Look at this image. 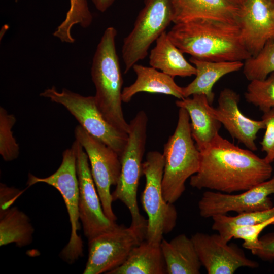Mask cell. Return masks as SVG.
<instances>
[{"instance_id": "1", "label": "cell", "mask_w": 274, "mask_h": 274, "mask_svg": "<svg viewBox=\"0 0 274 274\" xmlns=\"http://www.w3.org/2000/svg\"><path fill=\"white\" fill-rule=\"evenodd\" d=\"M198 172L191 176L190 185L225 193L247 190L272 176L271 163L241 148L218 134L200 151Z\"/></svg>"}, {"instance_id": "2", "label": "cell", "mask_w": 274, "mask_h": 274, "mask_svg": "<svg viewBox=\"0 0 274 274\" xmlns=\"http://www.w3.org/2000/svg\"><path fill=\"white\" fill-rule=\"evenodd\" d=\"M167 35L184 54L197 59L243 61L251 56L235 24L195 20L174 24Z\"/></svg>"}, {"instance_id": "3", "label": "cell", "mask_w": 274, "mask_h": 274, "mask_svg": "<svg viewBox=\"0 0 274 274\" xmlns=\"http://www.w3.org/2000/svg\"><path fill=\"white\" fill-rule=\"evenodd\" d=\"M117 35L114 27L105 30L93 57L91 75L95 102L104 117L115 128L128 134L129 124L122 107L123 78L116 48Z\"/></svg>"}, {"instance_id": "4", "label": "cell", "mask_w": 274, "mask_h": 274, "mask_svg": "<svg viewBox=\"0 0 274 274\" xmlns=\"http://www.w3.org/2000/svg\"><path fill=\"white\" fill-rule=\"evenodd\" d=\"M194 141L188 113L179 108L175 130L164 144L163 153L162 189L168 203L174 204L179 199L185 190L187 180L199 169L200 152Z\"/></svg>"}, {"instance_id": "5", "label": "cell", "mask_w": 274, "mask_h": 274, "mask_svg": "<svg viewBox=\"0 0 274 274\" xmlns=\"http://www.w3.org/2000/svg\"><path fill=\"white\" fill-rule=\"evenodd\" d=\"M148 117L144 111H139L129 123L127 143L120 157L121 173L118 182L112 193L113 200H120L129 210L131 225L147 226L140 213L137 201L139 180L142 173V160L145 151Z\"/></svg>"}, {"instance_id": "6", "label": "cell", "mask_w": 274, "mask_h": 274, "mask_svg": "<svg viewBox=\"0 0 274 274\" xmlns=\"http://www.w3.org/2000/svg\"><path fill=\"white\" fill-rule=\"evenodd\" d=\"M44 183L56 188L61 195L68 213L71 227L67 244L59 256L68 264H73L83 255V244L78 231L80 229L79 215V187L77 172V156L75 146L64 151L61 163L56 171L45 178L29 174L27 185Z\"/></svg>"}, {"instance_id": "7", "label": "cell", "mask_w": 274, "mask_h": 274, "mask_svg": "<svg viewBox=\"0 0 274 274\" xmlns=\"http://www.w3.org/2000/svg\"><path fill=\"white\" fill-rule=\"evenodd\" d=\"M164 166L163 154L156 151L148 152L142 164L146 184L141 202L148 216L146 240L156 244L161 243L164 234L172 231L178 218L175 206L166 201L163 195Z\"/></svg>"}, {"instance_id": "8", "label": "cell", "mask_w": 274, "mask_h": 274, "mask_svg": "<svg viewBox=\"0 0 274 274\" xmlns=\"http://www.w3.org/2000/svg\"><path fill=\"white\" fill-rule=\"evenodd\" d=\"M133 27L124 38L122 56L125 73L145 59L153 43L173 22V0H144Z\"/></svg>"}, {"instance_id": "9", "label": "cell", "mask_w": 274, "mask_h": 274, "mask_svg": "<svg viewBox=\"0 0 274 274\" xmlns=\"http://www.w3.org/2000/svg\"><path fill=\"white\" fill-rule=\"evenodd\" d=\"M40 96L64 106L89 134L121 156L128 135L118 130L106 120L96 105L94 96H83L64 88L58 91L54 86L47 88Z\"/></svg>"}, {"instance_id": "10", "label": "cell", "mask_w": 274, "mask_h": 274, "mask_svg": "<svg viewBox=\"0 0 274 274\" xmlns=\"http://www.w3.org/2000/svg\"><path fill=\"white\" fill-rule=\"evenodd\" d=\"M147 226L123 224L88 241V255L84 274L107 273L121 265L132 250L146 239Z\"/></svg>"}, {"instance_id": "11", "label": "cell", "mask_w": 274, "mask_h": 274, "mask_svg": "<svg viewBox=\"0 0 274 274\" xmlns=\"http://www.w3.org/2000/svg\"><path fill=\"white\" fill-rule=\"evenodd\" d=\"M75 137L88 156L91 174L106 215L116 222L117 218L112 208L111 185L116 186L121 173L118 154L111 148L89 134L80 125L76 127Z\"/></svg>"}, {"instance_id": "12", "label": "cell", "mask_w": 274, "mask_h": 274, "mask_svg": "<svg viewBox=\"0 0 274 274\" xmlns=\"http://www.w3.org/2000/svg\"><path fill=\"white\" fill-rule=\"evenodd\" d=\"M77 156L79 182V215L83 232L88 241L114 228L117 224L105 214L89 166V159L83 147L73 143Z\"/></svg>"}, {"instance_id": "13", "label": "cell", "mask_w": 274, "mask_h": 274, "mask_svg": "<svg viewBox=\"0 0 274 274\" xmlns=\"http://www.w3.org/2000/svg\"><path fill=\"white\" fill-rule=\"evenodd\" d=\"M272 194L274 176L238 194L207 191L198 202L199 214L204 218H212L229 212L239 214L267 210L273 206L269 197Z\"/></svg>"}, {"instance_id": "14", "label": "cell", "mask_w": 274, "mask_h": 274, "mask_svg": "<svg viewBox=\"0 0 274 274\" xmlns=\"http://www.w3.org/2000/svg\"><path fill=\"white\" fill-rule=\"evenodd\" d=\"M201 265L208 274H233L238 268H256L258 263L248 258L242 249L229 244L219 233L197 232L191 237Z\"/></svg>"}, {"instance_id": "15", "label": "cell", "mask_w": 274, "mask_h": 274, "mask_svg": "<svg viewBox=\"0 0 274 274\" xmlns=\"http://www.w3.org/2000/svg\"><path fill=\"white\" fill-rule=\"evenodd\" d=\"M238 25L247 50L257 55L274 41V0H242Z\"/></svg>"}, {"instance_id": "16", "label": "cell", "mask_w": 274, "mask_h": 274, "mask_svg": "<svg viewBox=\"0 0 274 274\" xmlns=\"http://www.w3.org/2000/svg\"><path fill=\"white\" fill-rule=\"evenodd\" d=\"M240 95L237 92L225 88L219 94L217 107L211 106V112L232 138L248 149L256 151L257 134L265 126L262 120H255L245 116L238 107Z\"/></svg>"}, {"instance_id": "17", "label": "cell", "mask_w": 274, "mask_h": 274, "mask_svg": "<svg viewBox=\"0 0 274 274\" xmlns=\"http://www.w3.org/2000/svg\"><path fill=\"white\" fill-rule=\"evenodd\" d=\"M173 6L174 24L209 19L238 25L241 4L235 0H173Z\"/></svg>"}, {"instance_id": "18", "label": "cell", "mask_w": 274, "mask_h": 274, "mask_svg": "<svg viewBox=\"0 0 274 274\" xmlns=\"http://www.w3.org/2000/svg\"><path fill=\"white\" fill-rule=\"evenodd\" d=\"M192 96L177 100L176 105L188 112L192 136L200 152L219 134L221 124L211 113L212 105L205 95L195 94Z\"/></svg>"}, {"instance_id": "19", "label": "cell", "mask_w": 274, "mask_h": 274, "mask_svg": "<svg viewBox=\"0 0 274 274\" xmlns=\"http://www.w3.org/2000/svg\"><path fill=\"white\" fill-rule=\"evenodd\" d=\"M132 68L136 75V79L132 84L123 89V102H129L134 95L140 92L166 94L178 99L184 98L182 87L177 85L174 77L151 66L136 63Z\"/></svg>"}, {"instance_id": "20", "label": "cell", "mask_w": 274, "mask_h": 274, "mask_svg": "<svg viewBox=\"0 0 274 274\" xmlns=\"http://www.w3.org/2000/svg\"><path fill=\"white\" fill-rule=\"evenodd\" d=\"M189 61L195 67L196 74L191 83L182 87L184 98L202 94L211 105L214 99L213 87L215 84L225 75L240 70L244 65L241 61H212L192 57Z\"/></svg>"}, {"instance_id": "21", "label": "cell", "mask_w": 274, "mask_h": 274, "mask_svg": "<svg viewBox=\"0 0 274 274\" xmlns=\"http://www.w3.org/2000/svg\"><path fill=\"white\" fill-rule=\"evenodd\" d=\"M160 247L166 264V273H200L202 265L191 238L181 234L169 242L163 239Z\"/></svg>"}, {"instance_id": "22", "label": "cell", "mask_w": 274, "mask_h": 274, "mask_svg": "<svg viewBox=\"0 0 274 274\" xmlns=\"http://www.w3.org/2000/svg\"><path fill=\"white\" fill-rule=\"evenodd\" d=\"M183 54L165 31L157 38L155 46L150 51L149 64L174 78L195 75V67L185 59Z\"/></svg>"}, {"instance_id": "23", "label": "cell", "mask_w": 274, "mask_h": 274, "mask_svg": "<svg viewBox=\"0 0 274 274\" xmlns=\"http://www.w3.org/2000/svg\"><path fill=\"white\" fill-rule=\"evenodd\" d=\"M166 268L160 244L143 241L131 251L126 260L107 274H164Z\"/></svg>"}, {"instance_id": "24", "label": "cell", "mask_w": 274, "mask_h": 274, "mask_svg": "<svg viewBox=\"0 0 274 274\" xmlns=\"http://www.w3.org/2000/svg\"><path fill=\"white\" fill-rule=\"evenodd\" d=\"M35 228L29 217L16 206L0 210V246L19 248L31 244Z\"/></svg>"}, {"instance_id": "25", "label": "cell", "mask_w": 274, "mask_h": 274, "mask_svg": "<svg viewBox=\"0 0 274 274\" xmlns=\"http://www.w3.org/2000/svg\"><path fill=\"white\" fill-rule=\"evenodd\" d=\"M274 218V206L270 209L238 214L235 216L226 214L213 217L212 228L225 240L228 238L230 230L235 226L256 225L263 223Z\"/></svg>"}, {"instance_id": "26", "label": "cell", "mask_w": 274, "mask_h": 274, "mask_svg": "<svg viewBox=\"0 0 274 274\" xmlns=\"http://www.w3.org/2000/svg\"><path fill=\"white\" fill-rule=\"evenodd\" d=\"M243 69L250 81L265 79L274 72V41H268L257 55L245 60Z\"/></svg>"}, {"instance_id": "27", "label": "cell", "mask_w": 274, "mask_h": 274, "mask_svg": "<svg viewBox=\"0 0 274 274\" xmlns=\"http://www.w3.org/2000/svg\"><path fill=\"white\" fill-rule=\"evenodd\" d=\"M247 102L263 113L274 108V72L264 80L251 81L245 93Z\"/></svg>"}, {"instance_id": "28", "label": "cell", "mask_w": 274, "mask_h": 274, "mask_svg": "<svg viewBox=\"0 0 274 274\" xmlns=\"http://www.w3.org/2000/svg\"><path fill=\"white\" fill-rule=\"evenodd\" d=\"M16 121L13 114L0 108V154L4 161H13L18 158L19 146L13 135L12 128Z\"/></svg>"}, {"instance_id": "29", "label": "cell", "mask_w": 274, "mask_h": 274, "mask_svg": "<svg viewBox=\"0 0 274 274\" xmlns=\"http://www.w3.org/2000/svg\"><path fill=\"white\" fill-rule=\"evenodd\" d=\"M271 225H274V218L258 224L235 226L230 230L228 240L230 241L232 238L241 239L244 241L243 247L252 251L259 245L261 232Z\"/></svg>"}, {"instance_id": "30", "label": "cell", "mask_w": 274, "mask_h": 274, "mask_svg": "<svg viewBox=\"0 0 274 274\" xmlns=\"http://www.w3.org/2000/svg\"><path fill=\"white\" fill-rule=\"evenodd\" d=\"M261 118L265 126V133L260 142L261 150L266 153V161L271 163L274 161V108L264 112Z\"/></svg>"}, {"instance_id": "31", "label": "cell", "mask_w": 274, "mask_h": 274, "mask_svg": "<svg viewBox=\"0 0 274 274\" xmlns=\"http://www.w3.org/2000/svg\"><path fill=\"white\" fill-rule=\"evenodd\" d=\"M252 253L263 261L274 260V233H269L259 238L258 246Z\"/></svg>"}, {"instance_id": "32", "label": "cell", "mask_w": 274, "mask_h": 274, "mask_svg": "<svg viewBox=\"0 0 274 274\" xmlns=\"http://www.w3.org/2000/svg\"><path fill=\"white\" fill-rule=\"evenodd\" d=\"M22 191L14 187H9L4 183L0 184V210L11 206Z\"/></svg>"}, {"instance_id": "33", "label": "cell", "mask_w": 274, "mask_h": 274, "mask_svg": "<svg viewBox=\"0 0 274 274\" xmlns=\"http://www.w3.org/2000/svg\"><path fill=\"white\" fill-rule=\"evenodd\" d=\"M92 1L97 10L104 12L113 5L115 0H92Z\"/></svg>"}, {"instance_id": "34", "label": "cell", "mask_w": 274, "mask_h": 274, "mask_svg": "<svg viewBox=\"0 0 274 274\" xmlns=\"http://www.w3.org/2000/svg\"><path fill=\"white\" fill-rule=\"evenodd\" d=\"M86 0H70V6H76L79 5Z\"/></svg>"}, {"instance_id": "35", "label": "cell", "mask_w": 274, "mask_h": 274, "mask_svg": "<svg viewBox=\"0 0 274 274\" xmlns=\"http://www.w3.org/2000/svg\"><path fill=\"white\" fill-rule=\"evenodd\" d=\"M235 1H236V2H237L238 3H239L241 4V3L242 0H235Z\"/></svg>"}]
</instances>
